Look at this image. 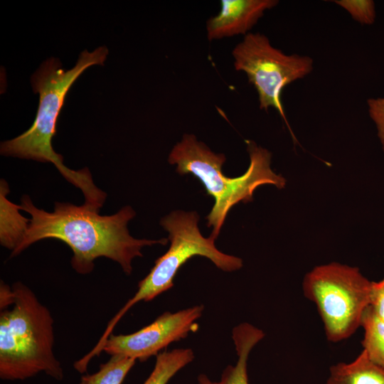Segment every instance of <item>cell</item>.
I'll use <instances>...</instances> for the list:
<instances>
[{"label":"cell","mask_w":384,"mask_h":384,"mask_svg":"<svg viewBox=\"0 0 384 384\" xmlns=\"http://www.w3.org/2000/svg\"><path fill=\"white\" fill-rule=\"evenodd\" d=\"M21 210L29 219L22 240L11 256L20 254L31 244L46 238L61 240L72 250L73 268L87 274L94 268V261L105 257L119 264L124 272L130 274L132 261L142 257L144 246L166 245L168 240L136 239L131 236L127 223L135 216L130 206L113 215H101L100 210L86 204L75 206L56 202L53 212L36 208L28 196L21 198Z\"/></svg>","instance_id":"cell-1"},{"label":"cell","mask_w":384,"mask_h":384,"mask_svg":"<svg viewBox=\"0 0 384 384\" xmlns=\"http://www.w3.org/2000/svg\"><path fill=\"white\" fill-rule=\"evenodd\" d=\"M108 52L105 46L92 52L84 50L75 66L66 70L57 58L45 60L31 78L34 92L39 95L33 124L14 139L2 142L0 146L1 154L4 156L52 163L68 181L82 191L85 204L98 210L103 206L107 194L95 186L87 168L75 171L65 166L63 156L52 146V139L69 89L87 68L103 65Z\"/></svg>","instance_id":"cell-2"},{"label":"cell","mask_w":384,"mask_h":384,"mask_svg":"<svg viewBox=\"0 0 384 384\" xmlns=\"http://www.w3.org/2000/svg\"><path fill=\"white\" fill-rule=\"evenodd\" d=\"M0 378L23 380L41 372L63 378L53 353V319L48 309L21 282H1Z\"/></svg>","instance_id":"cell-3"},{"label":"cell","mask_w":384,"mask_h":384,"mask_svg":"<svg viewBox=\"0 0 384 384\" xmlns=\"http://www.w3.org/2000/svg\"><path fill=\"white\" fill-rule=\"evenodd\" d=\"M250 166L240 176L229 178L222 172L226 158L215 154L193 134H185L171 151L168 161L176 164L180 175L192 174L204 186L208 195L214 199V205L207 215L208 227H213L211 236L218 238L230 208L240 202L252 201L255 190L265 184L283 188L285 178L275 174L270 167L271 153L246 141Z\"/></svg>","instance_id":"cell-4"},{"label":"cell","mask_w":384,"mask_h":384,"mask_svg":"<svg viewBox=\"0 0 384 384\" xmlns=\"http://www.w3.org/2000/svg\"><path fill=\"white\" fill-rule=\"evenodd\" d=\"M199 215L196 212L176 210L161 220V226L169 233L170 247L157 258L149 273L138 284L134 295L108 323L97 342L102 347L121 318L137 303L149 302L174 286L179 269L191 257L202 256L209 259L218 268L233 272L242 267V260L225 254L215 245L213 236L204 238L198 228Z\"/></svg>","instance_id":"cell-5"},{"label":"cell","mask_w":384,"mask_h":384,"mask_svg":"<svg viewBox=\"0 0 384 384\" xmlns=\"http://www.w3.org/2000/svg\"><path fill=\"white\" fill-rule=\"evenodd\" d=\"M371 286L358 267L337 262L317 266L306 274L304 294L316 304L329 341H343L361 326Z\"/></svg>","instance_id":"cell-6"},{"label":"cell","mask_w":384,"mask_h":384,"mask_svg":"<svg viewBox=\"0 0 384 384\" xmlns=\"http://www.w3.org/2000/svg\"><path fill=\"white\" fill-rule=\"evenodd\" d=\"M232 55L235 69L244 72L255 87L260 108H275L287 124L281 100L282 90L310 73L313 60L308 56L284 53L260 33L245 35L233 48Z\"/></svg>","instance_id":"cell-7"},{"label":"cell","mask_w":384,"mask_h":384,"mask_svg":"<svg viewBox=\"0 0 384 384\" xmlns=\"http://www.w3.org/2000/svg\"><path fill=\"white\" fill-rule=\"evenodd\" d=\"M204 306L196 305L174 313L166 311L155 321L129 334L112 333L102 351L110 356L119 355L145 361L172 342L186 338L197 329L196 321L203 314Z\"/></svg>","instance_id":"cell-8"},{"label":"cell","mask_w":384,"mask_h":384,"mask_svg":"<svg viewBox=\"0 0 384 384\" xmlns=\"http://www.w3.org/2000/svg\"><path fill=\"white\" fill-rule=\"evenodd\" d=\"M278 4L277 0H222L220 12L206 23L209 41L249 33L265 11Z\"/></svg>","instance_id":"cell-9"},{"label":"cell","mask_w":384,"mask_h":384,"mask_svg":"<svg viewBox=\"0 0 384 384\" xmlns=\"http://www.w3.org/2000/svg\"><path fill=\"white\" fill-rule=\"evenodd\" d=\"M265 336L264 332L248 323H242L233 328L232 338L238 360L235 365L228 366L219 381H212L206 374L198 378V384H250L247 376V361L250 351Z\"/></svg>","instance_id":"cell-10"},{"label":"cell","mask_w":384,"mask_h":384,"mask_svg":"<svg viewBox=\"0 0 384 384\" xmlns=\"http://www.w3.org/2000/svg\"><path fill=\"white\" fill-rule=\"evenodd\" d=\"M326 384H384V367L372 361L363 350L352 362L331 366Z\"/></svg>","instance_id":"cell-11"},{"label":"cell","mask_w":384,"mask_h":384,"mask_svg":"<svg viewBox=\"0 0 384 384\" xmlns=\"http://www.w3.org/2000/svg\"><path fill=\"white\" fill-rule=\"evenodd\" d=\"M8 185L1 181V245L14 252L21 243L29 219L22 216L21 206L12 203L6 198Z\"/></svg>","instance_id":"cell-12"},{"label":"cell","mask_w":384,"mask_h":384,"mask_svg":"<svg viewBox=\"0 0 384 384\" xmlns=\"http://www.w3.org/2000/svg\"><path fill=\"white\" fill-rule=\"evenodd\" d=\"M154 368L143 384H167L183 367L194 358L191 348L163 351L156 356Z\"/></svg>","instance_id":"cell-13"},{"label":"cell","mask_w":384,"mask_h":384,"mask_svg":"<svg viewBox=\"0 0 384 384\" xmlns=\"http://www.w3.org/2000/svg\"><path fill=\"white\" fill-rule=\"evenodd\" d=\"M135 359L115 355L100 366L98 371L81 377L78 384H122L134 366Z\"/></svg>","instance_id":"cell-14"},{"label":"cell","mask_w":384,"mask_h":384,"mask_svg":"<svg viewBox=\"0 0 384 384\" xmlns=\"http://www.w3.org/2000/svg\"><path fill=\"white\" fill-rule=\"evenodd\" d=\"M361 326L364 329L363 350L372 361L384 367V325L380 323L366 307Z\"/></svg>","instance_id":"cell-15"},{"label":"cell","mask_w":384,"mask_h":384,"mask_svg":"<svg viewBox=\"0 0 384 384\" xmlns=\"http://www.w3.org/2000/svg\"><path fill=\"white\" fill-rule=\"evenodd\" d=\"M333 1L346 10L353 20L361 24L370 25L375 20V3L372 0H336Z\"/></svg>","instance_id":"cell-16"},{"label":"cell","mask_w":384,"mask_h":384,"mask_svg":"<svg viewBox=\"0 0 384 384\" xmlns=\"http://www.w3.org/2000/svg\"><path fill=\"white\" fill-rule=\"evenodd\" d=\"M368 308L374 316L384 325V278L378 282H372Z\"/></svg>","instance_id":"cell-17"},{"label":"cell","mask_w":384,"mask_h":384,"mask_svg":"<svg viewBox=\"0 0 384 384\" xmlns=\"http://www.w3.org/2000/svg\"><path fill=\"white\" fill-rule=\"evenodd\" d=\"M368 113L374 122L384 151V98H370L367 101Z\"/></svg>","instance_id":"cell-18"}]
</instances>
